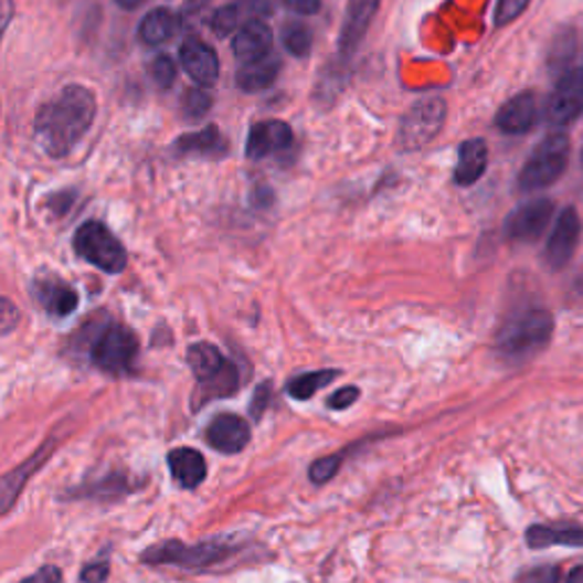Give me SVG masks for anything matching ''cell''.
<instances>
[{
  "mask_svg": "<svg viewBox=\"0 0 583 583\" xmlns=\"http://www.w3.org/2000/svg\"><path fill=\"white\" fill-rule=\"evenodd\" d=\"M96 96L85 85H68L36 109L34 135L51 158H64L94 126Z\"/></svg>",
  "mask_w": 583,
  "mask_h": 583,
  "instance_id": "6da1fadb",
  "label": "cell"
},
{
  "mask_svg": "<svg viewBox=\"0 0 583 583\" xmlns=\"http://www.w3.org/2000/svg\"><path fill=\"white\" fill-rule=\"evenodd\" d=\"M188 364L197 377L192 409L199 411L214 399H226L240 388V372L222 351L208 342H197L188 349Z\"/></svg>",
  "mask_w": 583,
  "mask_h": 583,
  "instance_id": "7a4b0ae2",
  "label": "cell"
},
{
  "mask_svg": "<svg viewBox=\"0 0 583 583\" xmlns=\"http://www.w3.org/2000/svg\"><path fill=\"white\" fill-rule=\"evenodd\" d=\"M554 333V319L547 310L529 308L510 317L497 336V353L504 360L520 362L542 351Z\"/></svg>",
  "mask_w": 583,
  "mask_h": 583,
  "instance_id": "3957f363",
  "label": "cell"
},
{
  "mask_svg": "<svg viewBox=\"0 0 583 583\" xmlns=\"http://www.w3.org/2000/svg\"><path fill=\"white\" fill-rule=\"evenodd\" d=\"M235 552V547L224 540H205L197 544L169 540L146 550L141 561L151 565H173L182 570H208L229 561Z\"/></svg>",
  "mask_w": 583,
  "mask_h": 583,
  "instance_id": "277c9868",
  "label": "cell"
},
{
  "mask_svg": "<svg viewBox=\"0 0 583 583\" xmlns=\"http://www.w3.org/2000/svg\"><path fill=\"white\" fill-rule=\"evenodd\" d=\"M570 160V139L563 132H552L547 135L538 146L536 151L529 156L524 162L520 176H518V190L520 192H538L550 188L552 182H556Z\"/></svg>",
  "mask_w": 583,
  "mask_h": 583,
  "instance_id": "5b68a950",
  "label": "cell"
},
{
  "mask_svg": "<svg viewBox=\"0 0 583 583\" xmlns=\"http://www.w3.org/2000/svg\"><path fill=\"white\" fill-rule=\"evenodd\" d=\"M137 338L132 331H128L121 324L109 321L103 331L96 333L92 347H89V358L94 362V368H98L105 374L121 377L132 372L135 360H137Z\"/></svg>",
  "mask_w": 583,
  "mask_h": 583,
  "instance_id": "8992f818",
  "label": "cell"
},
{
  "mask_svg": "<svg viewBox=\"0 0 583 583\" xmlns=\"http://www.w3.org/2000/svg\"><path fill=\"white\" fill-rule=\"evenodd\" d=\"M73 248L83 261L92 263L105 274H121L128 265V255L117 235L100 222H85L73 237Z\"/></svg>",
  "mask_w": 583,
  "mask_h": 583,
  "instance_id": "52a82bcc",
  "label": "cell"
},
{
  "mask_svg": "<svg viewBox=\"0 0 583 583\" xmlns=\"http://www.w3.org/2000/svg\"><path fill=\"white\" fill-rule=\"evenodd\" d=\"M447 119V103L441 96L417 100L399 124V149L417 151L443 130Z\"/></svg>",
  "mask_w": 583,
  "mask_h": 583,
  "instance_id": "ba28073f",
  "label": "cell"
},
{
  "mask_svg": "<svg viewBox=\"0 0 583 583\" xmlns=\"http://www.w3.org/2000/svg\"><path fill=\"white\" fill-rule=\"evenodd\" d=\"M583 115V68H570L559 78L550 100L544 107V117L552 126L563 128Z\"/></svg>",
  "mask_w": 583,
  "mask_h": 583,
  "instance_id": "9c48e42d",
  "label": "cell"
},
{
  "mask_svg": "<svg viewBox=\"0 0 583 583\" xmlns=\"http://www.w3.org/2000/svg\"><path fill=\"white\" fill-rule=\"evenodd\" d=\"M554 216V203L550 199H533L522 203L506 216L504 235L510 242H536Z\"/></svg>",
  "mask_w": 583,
  "mask_h": 583,
  "instance_id": "30bf717a",
  "label": "cell"
},
{
  "mask_svg": "<svg viewBox=\"0 0 583 583\" xmlns=\"http://www.w3.org/2000/svg\"><path fill=\"white\" fill-rule=\"evenodd\" d=\"M579 237H581V219L576 214L574 208H565L559 219H556V226L547 240L544 246V263L550 269H563L570 261L572 255L579 246Z\"/></svg>",
  "mask_w": 583,
  "mask_h": 583,
  "instance_id": "8fae6325",
  "label": "cell"
},
{
  "mask_svg": "<svg viewBox=\"0 0 583 583\" xmlns=\"http://www.w3.org/2000/svg\"><path fill=\"white\" fill-rule=\"evenodd\" d=\"M295 144V132L285 121H261L255 124L246 139V156L251 160H265L269 156L287 151Z\"/></svg>",
  "mask_w": 583,
  "mask_h": 583,
  "instance_id": "7c38bea8",
  "label": "cell"
},
{
  "mask_svg": "<svg viewBox=\"0 0 583 583\" xmlns=\"http://www.w3.org/2000/svg\"><path fill=\"white\" fill-rule=\"evenodd\" d=\"M180 66L186 68L188 76L199 85V87H210L219 78V57L216 53L201 40H188L178 51Z\"/></svg>",
  "mask_w": 583,
  "mask_h": 583,
  "instance_id": "4fadbf2b",
  "label": "cell"
},
{
  "mask_svg": "<svg viewBox=\"0 0 583 583\" xmlns=\"http://www.w3.org/2000/svg\"><path fill=\"white\" fill-rule=\"evenodd\" d=\"M381 0H349L347 12H344V23L340 32V53L342 55H353L356 49L360 46L362 36L368 34L372 19L379 12Z\"/></svg>",
  "mask_w": 583,
  "mask_h": 583,
  "instance_id": "5bb4252c",
  "label": "cell"
},
{
  "mask_svg": "<svg viewBox=\"0 0 583 583\" xmlns=\"http://www.w3.org/2000/svg\"><path fill=\"white\" fill-rule=\"evenodd\" d=\"M205 437H208L210 447L216 452L240 454L251 441V428L242 417L233 413H224V415H216L210 422Z\"/></svg>",
  "mask_w": 583,
  "mask_h": 583,
  "instance_id": "9a60e30c",
  "label": "cell"
},
{
  "mask_svg": "<svg viewBox=\"0 0 583 583\" xmlns=\"http://www.w3.org/2000/svg\"><path fill=\"white\" fill-rule=\"evenodd\" d=\"M538 121V103L531 92L518 94L501 105L495 126L506 135H524Z\"/></svg>",
  "mask_w": 583,
  "mask_h": 583,
  "instance_id": "2e32d148",
  "label": "cell"
},
{
  "mask_svg": "<svg viewBox=\"0 0 583 583\" xmlns=\"http://www.w3.org/2000/svg\"><path fill=\"white\" fill-rule=\"evenodd\" d=\"M272 30L263 21H248L242 25L233 36V53L235 57L244 62L261 60L267 53H272Z\"/></svg>",
  "mask_w": 583,
  "mask_h": 583,
  "instance_id": "e0dca14e",
  "label": "cell"
},
{
  "mask_svg": "<svg viewBox=\"0 0 583 583\" xmlns=\"http://www.w3.org/2000/svg\"><path fill=\"white\" fill-rule=\"evenodd\" d=\"M488 169V146L484 139H467L458 149V162L454 169V182L460 188H469Z\"/></svg>",
  "mask_w": 583,
  "mask_h": 583,
  "instance_id": "ac0fdd59",
  "label": "cell"
},
{
  "mask_svg": "<svg viewBox=\"0 0 583 583\" xmlns=\"http://www.w3.org/2000/svg\"><path fill=\"white\" fill-rule=\"evenodd\" d=\"M280 73V57L272 51L261 60H253V62H244L237 68V76H235V85L242 92H263L267 87H272L278 78Z\"/></svg>",
  "mask_w": 583,
  "mask_h": 583,
  "instance_id": "d6986e66",
  "label": "cell"
},
{
  "mask_svg": "<svg viewBox=\"0 0 583 583\" xmlns=\"http://www.w3.org/2000/svg\"><path fill=\"white\" fill-rule=\"evenodd\" d=\"M169 469H171V477L176 479V484L188 490H194L208 477L205 458L201 456V452L190 449V447H178L169 454Z\"/></svg>",
  "mask_w": 583,
  "mask_h": 583,
  "instance_id": "ffe728a7",
  "label": "cell"
},
{
  "mask_svg": "<svg viewBox=\"0 0 583 583\" xmlns=\"http://www.w3.org/2000/svg\"><path fill=\"white\" fill-rule=\"evenodd\" d=\"M173 149L180 156H203V158H214V156H222L226 151V139L224 135L219 132L214 126L201 130V132H192V135H182L180 139H176Z\"/></svg>",
  "mask_w": 583,
  "mask_h": 583,
  "instance_id": "44dd1931",
  "label": "cell"
},
{
  "mask_svg": "<svg viewBox=\"0 0 583 583\" xmlns=\"http://www.w3.org/2000/svg\"><path fill=\"white\" fill-rule=\"evenodd\" d=\"M36 297L51 317H68L78 308V295L60 280L36 285Z\"/></svg>",
  "mask_w": 583,
  "mask_h": 583,
  "instance_id": "7402d4cb",
  "label": "cell"
},
{
  "mask_svg": "<svg viewBox=\"0 0 583 583\" xmlns=\"http://www.w3.org/2000/svg\"><path fill=\"white\" fill-rule=\"evenodd\" d=\"M53 452V443L44 445V449L40 454H34L30 460H25L23 465H19L14 471H10L8 477L3 479V486H0V501H3V513L12 508L17 495L23 490L25 481L30 479V474L34 469H40V465L46 460V456Z\"/></svg>",
  "mask_w": 583,
  "mask_h": 583,
  "instance_id": "603a6c76",
  "label": "cell"
},
{
  "mask_svg": "<svg viewBox=\"0 0 583 583\" xmlns=\"http://www.w3.org/2000/svg\"><path fill=\"white\" fill-rule=\"evenodd\" d=\"M176 32V17L167 8H158L146 14L139 23V40L146 46H162Z\"/></svg>",
  "mask_w": 583,
  "mask_h": 583,
  "instance_id": "cb8c5ba5",
  "label": "cell"
},
{
  "mask_svg": "<svg viewBox=\"0 0 583 583\" xmlns=\"http://www.w3.org/2000/svg\"><path fill=\"white\" fill-rule=\"evenodd\" d=\"M527 542L531 547H552V544H570L583 547V529L579 527H531L527 531Z\"/></svg>",
  "mask_w": 583,
  "mask_h": 583,
  "instance_id": "d4e9b609",
  "label": "cell"
},
{
  "mask_svg": "<svg viewBox=\"0 0 583 583\" xmlns=\"http://www.w3.org/2000/svg\"><path fill=\"white\" fill-rule=\"evenodd\" d=\"M132 490L130 477L126 474H109V477L87 484L81 490H71V497H94V499H119Z\"/></svg>",
  "mask_w": 583,
  "mask_h": 583,
  "instance_id": "484cf974",
  "label": "cell"
},
{
  "mask_svg": "<svg viewBox=\"0 0 583 583\" xmlns=\"http://www.w3.org/2000/svg\"><path fill=\"white\" fill-rule=\"evenodd\" d=\"M338 370H319V372H308V374H301L297 379H292L287 383V394L292 399H297V401H306L310 399L315 392H319L324 385L328 383H333L338 379Z\"/></svg>",
  "mask_w": 583,
  "mask_h": 583,
  "instance_id": "4316f807",
  "label": "cell"
},
{
  "mask_svg": "<svg viewBox=\"0 0 583 583\" xmlns=\"http://www.w3.org/2000/svg\"><path fill=\"white\" fill-rule=\"evenodd\" d=\"M280 42L289 55L306 57L312 49V32L301 21H287L280 30Z\"/></svg>",
  "mask_w": 583,
  "mask_h": 583,
  "instance_id": "83f0119b",
  "label": "cell"
},
{
  "mask_svg": "<svg viewBox=\"0 0 583 583\" xmlns=\"http://www.w3.org/2000/svg\"><path fill=\"white\" fill-rule=\"evenodd\" d=\"M574 34L568 32V34H559L556 40H554V46L550 51V66L554 71H570V62H572V55H574ZM561 73V76H563Z\"/></svg>",
  "mask_w": 583,
  "mask_h": 583,
  "instance_id": "f1b7e54d",
  "label": "cell"
},
{
  "mask_svg": "<svg viewBox=\"0 0 583 583\" xmlns=\"http://www.w3.org/2000/svg\"><path fill=\"white\" fill-rule=\"evenodd\" d=\"M240 17H242V12H240L237 6H226V8L216 10V12L212 14V19H210V28H212L214 34L226 36V34H231V32L237 30V25H240Z\"/></svg>",
  "mask_w": 583,
  "mask_h": 583,
  "instance_id": "f546056e",
  "label": "cell"
},
{
  "mask_svg": "<svg viewBox=\"0 0 583 583\" xmlns=\"http://www.w3.org/2000/svg\"><path fill=\"white\" fill-rule=\"evenodd\" d=\"M212 105V98L208 92H203V87L190 89L182 98V113H186L188 119H201L203 115H208V109Z\"/></svg>",
  "mask_w": 583,
  "mask_h": 583,
  "instance_id": "4dcf8cb0",
  "label": "cell"
},
{
  "mask_svg": "<svg viewBox=\"0 0 583 583\" xmlns=\"http://www.w3.org/2000/svg\"><path fill=\"white\" fill-rule=\"evenodd\" d=\"M151 78L160 89H169L176 81V64L169 55H158L151 64Z\"/></svg>",
  "mask_w": 583,
  "mask_h": 583,
  "instance_id": "1f68e13d",
  "label": "cell"
},
{
  "mask_svg": "<svg viewBox=\"0 0 583 583\" xmlns=\"http://www.w3.org/2000/svg\"><path fill=\"white\" fill-rule=\"evenodd\" d=\"M340 465H342V456H328V458H321V460H317V463L310 467L308 477L312 479V484L321 486V484L331 481V479L336 477L338 469H340Z\"/></svg>",
  "mask_w": 583,
  "mask_h": 583,
  "instance_id": "d6a6232c",
  "label": "cell"
},
{
  "mask_svg": "<svg viewBox=\"0 0 583 583\" xmlns=\"http://www.w3.org/2000/svg\"><path fill=\"white\" fill-rule=\"evenodd\" d=\"M529 3H531V0H497L495 23L497 25L513 23L529 8Z\"/></svg>",
  "mask_w": 583,
  "mask_h": 583,
  "instance_id": "836d02e7",
  "label": "cell"
},
{
  "mask_svg": "<svg viewBox=\"0 0 583 583\" xmlns=\"http://www.w3.org/2000/svg\"><path fill=\"white\" fill-rule=\"evenodd\" d=\"M358 396H360V390H358L356 385L342 388V390L333 392L331 399H328V409H333V411H347L349 406L356 404Z\"/></svg>",
  "mask_w": 583,
  "mask_h": 583,
  "instance_id": "e575fe53",
  "label": "cell"
},
{
  "mask_svg": "<svg viewBox=\"0 0 583 583\" xmlns=\"http://www.w3.org/2000/svg\"><path fill=\"white\" fill-rule=\"evenodd\" d=\"M21 583H62V570L55 565H44L34 574L25 576Z\"/></svg>",
  "mask_w": 583,
  "mask_h": 583,
  "instance_id": "d590c367",
  "label": "cell"
},
{
  "mask_svg": "<svg viewBox=\"0 0 583 583\" xmlns=\"http://www.w3.org/2000/svg\"><path fill=\"white\" fill-rule=\"evenodd\" d=\"M520 583H559V570L556 568H538L527 572Z\"/></svg>",
  "mask_w": 583,
  "mask_h": 583,
  "instance_id": "8d00e7d4",
  "label": "cell"
},
{
  "mask_svg": "<svg viewBox=\"0 0 583 583\" xmlns=\"http://www.w3.org/2000/svg\"><path fill=\"white\" fill-rule=\"evenodd\" d=\"M283 6L295 14L310 17V14H317L321 10V0H283Z\"/></svg>",
  "mask_w": 583,
  "mask_h": 583,
  "instance_id": "74e56055",
  "label": "cell"
},
{
  "mask_svg": "<svg viewBox=\"0 0 583 583\" xmlns=\"http://www.w3.org/2000/svg\"><path fill=\"white\" fill-rule=\"evenodd\" d=\"M109 576V563L107 561H98L92 563L83 570V583H105V579Z\"/></svg>",
  "mask_w": 583,
  "mask_h": 583,
  "instance_id": "f35d334b",
  "label": "cell"
},
{
  "mask_svg": "<svg viewBox=\"0 0 583 583\" xmlns=\"http://www.w3.org/2000/svg\"><path fill=\"white\" fill-rule=\"evenodd\" d=\"M267 406H269V385L263 383V385L258 388V392H255L253 401H251V415H253L255 420H261L263 413L267 411Z\"/></svg>",
  "mask_w": 583,
  "mask_h": 583,
  "instance_id": "ab89813d",
  "label": "cell"
},
{
  "mask_svg": "<svg viewBox=\"0 0 583 583\" xmlns=\"http://www.w3.org/2000/svg\"><path fill=\"white\" fill-rule=\"evenodd\" d=\"M19 319V310L12 306L10 299H3V333H10L12 326Z\"/></svg>",
  "mask_w": 583,
  "mask_h": 583,
  "instance_id": "60d3db41",
  "label": "cell"
},
{
  "mask_svg": "<svg viewBox=\"0 0 583 583\" xmlns=\"http://www.w3.org/2000/svg\"><path fill=\"white\" fill-rule=\"evenodd\" d=\"M117 3L124 8V10H132V8H139L144 0H117Z\"/></svg>",
  "mask_w": 583,
  "mask_h": 583,
  "instance_id": "b9f144b4",
  "label": "cell"
},
{
  "mask_svg": "<svg viewBox=\"0 0 583 583\" xmlns=\"http://www.w3.org/2000/svg\"><path fill=\"white\" fill-rule=\"evenodd\" d=\"M568 583H583V565L576 568L572 574H570V581Z\"/></svg>",
  "mask_w": 583,
  "mask_h": 583,
  "instance_id": "7bdbcfd3",
  "label": "cell"
},
{
  "mask_svg": "<svg viewBox=\"0 0 583 583\" xmlns=\"http://www.w3.org/2000/svg\"><path fill=\"white\" fill-rule=\"evenodd\" d=\"M576 289L581 292V295H583V274L579 276V280H576Z\"/></svg>",
  "mask_w": 583,
  "mask_h": 583,
  "instance_id": "ee69618b",
  "label": "cell"
},
{
  "mask_svg": "<svg viewBox=\"0 0 583 583\" xmlns=\"http://www.w3.org/2000/svg\"><path fill=\"white\" fill-rule=\"evenodd\" d=\"M581 160H583V153H581Z\"/></svg>",
  "mask_w": 583,
  "mask_h": 583,
  "instance_id": "f6af8a7d",
  "label": "cell"
}]
</instances>
